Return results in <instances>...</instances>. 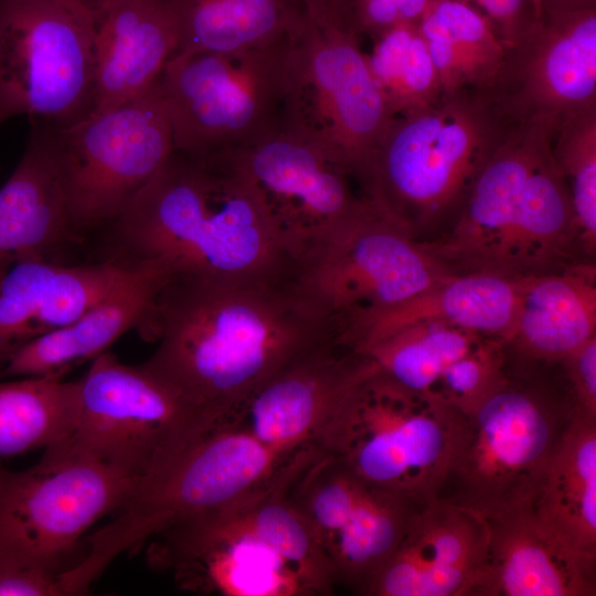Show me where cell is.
<instances>
[{
  "label": "cell",
  "instance_id": "cell-1",
  "mask_svg": "<svg viewBox=\"0 0 596 596\" xmlns=\"http://www.w3.org/2000/svg\"><path fill=\"white\" fill-rule=\"evenodd\" d=\"M138 331L157 342L141 365L214 424L259 384L339 336L297 275H171Z\"/></svg>",
  "mask_w": 596,
  "mask_h": 596
},
{
  "label": "cell",
  "instance_id": "cell-2",
  "mask_svg": "<svg viewBox=\"0 0 596 596\" xmlns=\"http://www.w3.org/2000/svg\"><path fill=\"white\" fill-rule=\"evenodd\" d=\"M110 226L114 259L171 275H297L233 150H174Z\"/></svg>",
  "mask_w": 596,
  "mask_h": 596
},
{
  "label": "cell",
  "instance_id": "cell-3",
  "mask_svg": "<svg viewBox=\"0 0 596 596\" xmlns=\"http://www.w3.org/2000/svg\"><path fill=\"white\" fill-rule=\"evenodd\" d=\"M509 129L471 88L394 117L359 183L362 195L415 240L428 243L458 217Z\"/></svg>",
  "mask_w": 596,
  "mask_h": 596
},
{
  "label": "cell",
  "instance_id": "cell-4",
  "mask_svg": "<svg viewBox=\"0 0 596 596\" xmlns=\"http://www.w3.org/2000/svg\"><path fill=\"white\" fill-rule=\"evenodd\" d=\"M469 416L375 368L344 396L315 441L360 479L418 507L439 499Z\"/></svg>",
  "mask_w": 596,
  "mask_h": 596
},
{
  "label": "cell",
  "instance_id": "cell-5",
  "mask_svg": "<svg viewBox=\"0 0 596 596\" xmlns=\"http://www.w3.org/2000/svg\"><path fill=\"white\" fill-rule=\"evenodd\" d=\"M214 425L141 364H125L107 350L76 380L71 427L41 459L95 462L138 489Z\"/></svg>",
  "mask_w": 596,
  "mask_h": 596
},
{
  "label": "cell",
  "instance_id": "cell-6",
  "mask_svg": "<svg viewBox=\"0 0 596 596\" xmlns=\"http://www.w3.org/2000/svg\"><path fill=\"white\" fill-rule=\"evenodd\" d=\"M298 450H275L245 432L212 426L85 539L84 556L70 570L74 588L86 594L118 556L136 554L166 526L257 489Z\"/></svg>",
  "mask_w": 596,
  "mask_h": 596
},
{
  "label": "cell",
  "instance_id": "cell-7",
  "mask_svg": "<svg viewBox=\"0 0 596 596\" xmlns=\"http://www.w3.org/2000/svg\"><path fill=\"white\" fill-rule=\"evenodd\" d=\"M292 33L242 50L173 56L159 78L173 149H242L277 128L286 118Z\"/></svg>",
  "mask_w": 596,
  "mask_h": 596
},
{
  "label": "cell",
  "instance_id": "cell-8",
  "mask_svg": "<svg viewBox=\"0 0 596 596\" xmlns=\"http://www.w3.org/2000/svg\"><path fill=\"white\" fill-rule=\"evenodd\" d=\"M286 119L321 146L358 183L392 116L360 38L305 11L291 35Z\"/></svg>",
  "mask_w": 596,
  "mask_h": 596
},
{
  "label": "cell",
  "instance_id": "cell-9",
  "mask_svg": "<svg viewBox=\"0 0 596 596\" xmlns=\"http://www.w3.org/2000/svg\"><path fill=\"white\" fill-rule=\"evenodd\" d=\"M94 109V34L83 0H0V126L68 128Z\"/></svg>",
  "mask_w": 596,
  "mask_h": 596
},
{
  "label": "cell",
  "instance_id": "cell-10",
  "mask_svg": "<svg viewBox=\"0 0 596 596\" xmlns=\"http://www.w3.org/2000/svg\"><path fill=\"white\" fill-rule=\"evenodd\" d=\"M136 489L132 480L89 461L0 466V568L66 572L84 556L86 531Z\"/></svg>",
  "mask_w": 596,
  "mask_h": 596
},
{
  "label": "cell",
  "instance_id": "cell-11",
  "mask_svg": "<svg viewBox=\"0 0 596 596\" xmlns=\"http://www.w3.org/2000/svg\"><path fill=\"white\" fill-rule=\"evenodd\" d=\"M54 131L76 236L117 219L173 151L159 79L136 100Z\"/></svg>",
  "mask_w": 596,
  "mask_h": 596
},
{
  "label": "cell",
  "instance_id": "cell-12",
  "mask_svg": "<svg viewBox=\"0 0 596 596\" xmlns=\"http://www.w3.org/2000/svg\"><path fill=\"white\" fill-rule=\"evenodd\" d=\"M507 128L556 127L596 106V0H542L540 17L505 46L492 78L473 89Z\"/></svg>",
  "mask_w": 596,
  "mask_h": 596
},
{
  "label": "cell",
  "instance_id": "cell-13",
  "mask_svg": "<svg viewBox=\"0 0 596 596\" xmlns=\"http://www.w3.org/2000/svg\"><path fill=\"white\" fill-rule=\"evenodd\" d=\"M456 275L362 196L336 234L298 269L301 289L341 328Z\"/></svg>",
  "mask_w": 596,
  "mask_h": 596
},
{
  "label": "cell",
  "instance_id": "cell-14",
  "mask_svg": "<svg viewBox=\"0 0 596 596\" xmlns=\"http://www.w3.org/2000/svg\"><path fill=\"white\" fill-rule=\"evenodd\" d=\"M468 416L464 446L443 489L451 486L453 496L443 499L480 514L530 503L565 426L551 404L508 380Z\"/></svg>",
  "mask_w": 596,
  "mask_h": 596
},
{
  "label": "cell",
  "instance_id": "cell-15",
  "mask_svg": "<svg viewBox=\"0 0 596 596\" xmlns=\"http://www.w3.org/2000/svg\"><path fill=\"white\" fill-rule=\"evenodd\" d=\"M241 498L156 533L145 545L149 566L198 594L311 596Z\"/></svg>",
  "mask_w": 596,
  "mask_h": 596
},
{
  "label": "cell",
  "instance_id": "cell-16",
  "mask_svg": "<svg viewBox=\"0 0 596 596\" xmlns=\"http://www.w3.org/2000/svg\"><path fill=\"white\" fill-rule=\"evenodd\" d=\"M233 151L276 238L298 269L362 200L352 191L348 171L286 118L253 145Z\"/></svg>",
  "mask_w": 596,
  "mask_h": 596
},
{
  "label": "cell",
  "instance_id": "cell-17",
  "mask_svg": "<svg viewBox=\"0 0 596 596\" xmlns=\"http://www.w3.org/2000/svg\"><path fill=\"white\" fill-rule=\"evenodd\" d=\"M292 496L324 553L334 584L361 594L421 508L360 479L319 449L297 478Z\"/></svg>",
  "mask_w": 596,
  "mask_h": 596
},
{
  "label": "cell",
  "instance_id": "cell-18",
  "mask_svg": "<svg viewBox=\"0 0 596 596\" xmlns=\"http://www.w3.org/2000/svg\"><path fill=\"white\" fill-rule=\"evenodd\" d=\"M376 365L333 339L299 358L238 401L220 424L284 453L313 445L333 413Z\"/></svg>",
  "mask_w": 596,
  "mask_h": 596
},
{
  "label": "cell",
  "instance_id": "cell-19",
  "mask_svg": "<svg viewBox=\"0 0 596 596\" xmlns=\"http://www.w3.org/2000/svg\"><path fill=\"white\" fill-rule=\"evenodd\" d=\"M359 352L404 386L467 415L508 381L503 341L445 322L404 327Z\"/></svg>",
  "mask_w": 596,
  "mask_h": 596
},
{
  "label": "cell",
  "instance_id": "cell-20",
  "mask_svg": "<svg viewBox=\"0 0 596 596\" xmlns=\"http://www.w3.org/2000/svg\"><path fill=\"white\" fill-rule=\"evenodd\" d=\"M553 134L554 129L544 125L509 129L477 175L454 224L425 243L451 273L502 276L504 251L524 185L551 149Z\"/></svg>",
  "mask_w": 596,
  "mask_h": 596
},
{
  "label": "cell",
  "instance_id": "cell-21",
  "mask_svg": "<svg viewBox=\"0 0 596 596\" xmlns=\"http://www.w3.org/2000/svg\"><path fill=\"white\" fill-rule=\"evenodd\" d=\"M486 546L482 515L439 498L418 508L363 594L470 596L482 571Z\"/></svg>",
  "mask_w": 596,
  "mask_h": 596
},
{
  "label": "cell",
  "instance_id": "cell-22",
  "mask_svg": "<svg viewBox=\"0 0 596 596\" xmlns=\"http://www.w3.org/2000/svg\"><path fill=\"white\" fill-rule=\"evenodd\" d=\"M481 515L487 546L470 596L596 595V557L571 545L530 503Z\"/></svg>",
  "mask_w": 596,
  "mask_h": 596
},
{
  "label": "cell",
  "instance_id": "cell-23",
  "mask_svg": "<svg viewBox=\"0 0 596 596\" xmlns=\"http://www.w3.org/2000/svg\"><path fill=\"white\" fill-rule=\"evenodd\" d=\"M86 4L94 34L92 114H99L151 89L174 56L179 36L166 0H87Z\"/></svg>",
  "mask_w": 596,
  "mask_h": 596
},
{
  "label": "cell",
  "instance_id": "cell-24",
  "mask_svg": "<svg viewBox=\"0 0 596 596\" xmlns=\"http://www.w3.org/2000/svg\"><path fill=\"white\" fill-rule=\"evenodd\" d=\"M132 267L107 258L66 265L50 257L10 266L0 274V365L25 344L75 320Z\"/></svg>",
  "mask_w": 596,
  "mask_h": 596
},
{
  "label": "cell",
  "instance_id": "cell-25",
  "mask_svg": "<svg viewBox=\"0 0 596 596\" xmlns=\"http://www.w3.org/2000/svg\"><path fill=\"white\" fill-rule=\"evenodd\" d=\"M517 306L518 279L491 274L453 275L396 305L348 321L339 341L361 351L404 327L445 322L507 344Z\"/></svg>",
  "mask_w": 596,
  "mask_h": 596
},
{
  "label": "cell",
  "instance_id": "cell-26",
  "mask_svg": "<svg viewBox=\"0 0 596 596\" xmlns=\"http://www.w3.org/2000/svg\"><path fill=\"white\" fill-rule=\"evenodd\" d=\"M54 128L33 121L26 148L0 188V274L50 257L74 238Z\"/></svg>",
  "mask_w": 596,
  "mask_h": 596
},
{
  "label": "cell",
  "instance_id": "cell-27",
  "mask_svg": "<svg viewBox=\"0 0 596 596\" xmlns=\"http://www.w3.org/2000/svg\"><path fill=\"white\" fill-rule=\"evenodd\" d=\"M169 275L137 265L107 295L72 322L36 338L15 352L1 377L64 374L71 365L93 360L124 333L138 329Z\"/></svg>",
  "mask_w": 596,
  "mask_h": 596
},
{
  "label": "cell",
  "instance_id": "cell-28",
  "mask_svg": "<svg viewBox=\"0 0 596 596\" xmlns=\"http://www.w3.org/2000/svg\"><path fill=\"white\" fill-rule=\"evenodd\" d=\"M596 337V264L581 260L560 270L518 278V306L507 349L558 363Z\"/></svg>",
  "mask_w": 596,
  "mask_h": 596
},
{
  "label": "cell",
  "instance_id": "cell-29",
  "mask_svg": "<svg viewBox=\"0 0 596 596\" xmlns=\"http://www.w3.org/2000/svg\"><path fill=\"white\" fill-rule=\"evenodd\" d=\"M581 260L592 259L584 254L570 190L551 147L524 185L504 251L502 276L543 275Z\"/></svg>",
  "mask_w": 596,
  "mask_h": 596
},
{
  "label": "cell",
  "instance_id": "cell-30",
  "mask_svg": "<svg viewBox=\"0 0 596 596\" xmlns=\"http://www.w3.org/2000/svg\"><path fill=\"white\" fill-rule=\"evenodd\" d=\"M530 504L571 545L596 557V417L573 407Z\"/></svg>",
  "mask_w": 596,
  "mask_h": 596
},
{
  "label": "cell",
  "instance_id": "cell-31",
  "mask_svg": "<svg viewBox=\"0 0 596 596\" xmlns=\"http://www.w3.org/2000/svg\"><path fill=\"white\" fill-rule=\"evenodd\" d=\"M178 28L175 55L230 52L276 41L304 21L295 0H166Z\"/></svg>",
  "mask_w": 596,
  "mask_h": 596
},
{
  "label": "cell",
  "instance_id": "cell-32",
  "mask_svg": "<svg viewBox=\"0 0 596 596\" xmlns=\"http://www.w3.org/2000/svg\"><path fill=\"white\" fill-rule=\"evenodd\" d=\"M63 374L0 382V458L45 449L70 429L76 381Z\"/></svg>",
  "mask_w": 596,
  "mask_h": 596
},
{
  "label": "cell",
  "instance_id": "cell-33",
  "mask_svg": "<svg viewBox=\"0 0 596 596\" xmlns=\"http://www.w3.org/2000/svg\"><path fill=\"white\" fill-rule=\"evenodd\" d=\"M365 53L373 79L393 117L438 102L443 89L418 22H405L372 39Z\"/></svg>",
  "mask_w": 596,
  "mask_h": 596
},
{
  "label": "cell",
  "instance_id": "cell-34",
  "mask_svg": "<svg viewBox=\"0 0 596 596\" xmlns=\"http://www.w3.org/2000/svg\"><path fill=\"white\" fill-rule=\"evenodd\" d=\"M552 156L571 194L584 254H596V106L564 119L552 137Z\"/></svg>",
  "mask_w": 596,
  "mask_h": 596
},
{
  "label": "cell",
  "instance_id": "cell-35",
  "mask_svg": "<svg viewBox=\"0 0 596 596\" xmlns=\"http://www.w3.org/2000/svg\"><path fill=\"white\" fill-rule=\"evenodd\" d=\"M426 10L443 25L459 51L471 88L487 84L505 53L489 18L467 0H432Z\"/></svg>",
  "mask_w": 596,
  "mask_h": 596
},
{
  "label": "cell",
  "instance_id": "cell-36",
  "mask_svg": "<svg viewBox=\"0 0 596 596\" xmlns=\"http://www.w3.org/2000/svg\"><path fill=\"white\" fill-rule=\"evenodd\" d=\"M432 0H342L330 20L371 40L393 26L418 22Z\"/></svg>",
  "mask_w": 596,
  "mask_h": 596
},
{
  "label": "cell",
  "instance_id": "cell-37",
  "mask_svg": "<svg viewBox=\"0 0 596 596\" xmlns=\"http://www.w3.org/2000/svg\"><path fill=\"white\" fill-rule=\"evenodd\" d=\"M491 21L498 36L510 46L523 38L540 17L542 0H467Z\"/></svg>",
  "mask_w": 596,
  "mask_h": 596
},
{
  "label": "cell",
  "instance_id": "cell-38",
  "mask_svg": "<svg viewBox=\"0 0 596 596\" xmlns=\"http://www.w3.org/2000/svg\"><path fill=\"white\" fill-rule=\"evenodd\" d=\"M566 374L574 407L596 417V337L558 362Z\"/></svg>",
  "mask_w": 596,
  "mask_h": 596
},
{
  "label": "cell",
  "instance_id": "cell-39",
  "mask_svg": "<svg viewBox=\"0 0 596 596\" xmlns=\"http://www.w3.org/2000/svg\"><path fill=\"white\" fill-rule=\"evenodd\" d=\"M298 2L307 13L319 17V18H327L330 19L334 12L337 11L338 7L342 2V0H295Z\"/></svg>",
  "mask_w": 596,
  "mask_h": 596
},
{
  "label": "cell",
  "instance_id": "cell-40",
  "mask_svg": "<svg viewBox=\"0 0 596 596\" xmlns=\"http://www.w3.org/2000/svg\"><path fill=\"white\" fill-rule=\"evenodd\" d=\"M83 1H85V2H86L87 0H83Z\"/></svg>",
  "mask_w": 596,
  "mask_h": 596
}]
</instances>
